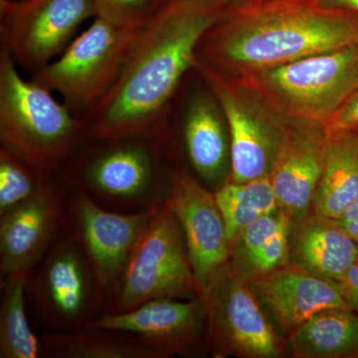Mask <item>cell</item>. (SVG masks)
<instances>
[{
	"instance_id": "5b68a950",
	"label": "cell",
	"mask_w": 358,
	"mask_h": 358,
	"mask_svg": "<svg viewBox=\"0 0 358 358\" xmlns=\"http://www.w3.org/2000/svg\"><path fill=\"white\" fill-rule=\"evenodd\" d=\"M289 120L327 124L358 91V45L234 79Z\"/></svg>"
},
{
	"instance_id": "d4e9b609",
	"label": "cell",
	"mask_w": 358,
	"mask_h": 358,
	"mask_svg": "<svg viewBox=\"0 0 358 358\" xmlns=\"http://www.w3.org/2000/svg\"><path fill=\"white\" fill-rule=\"evenodd\" d=\"M214 196L230 246L250 224L280 209L268 176L243 183L226 181Z\"/></svg>"
},
{
	"instance_id": "52a82bcc",
	"label": "cell",
	"mask_w": 358,
	"mask_h": 358,
	"mask_svg": "<svg viewBox=\"0 0 358 358\" xmlns=\"http://www.w3.org/2000/svg\"><path fill=\"white\" fill-rule=\"evenodd\" d=\"M199 296L182 229L166 204L155 209L134 245L105 313L128 312L160 298Z\"/></svg>"
},
{
	"instance_id": "d6986e66",
	"label": "cell",
	"mask_w": 358,
	"mask_h": 358,
	"mask_svg": "<svg viewBox=\"0 0 358 358\" xmlns=\"http://www.w3.org/2000/svg\"><path fill=\"white\" fill-rule=\"evenodd\" d=\"M358 256V245L336 219L315 211L292 220L289 263L338 282Z\"/></svg>"
},
{
	"instance_id": "30bf717a",
	"label": "cell",
	"mask_w": 358,
	"mask_h": 358,
	"mask_svg": "<svg viewBox=\"0 0 358 358\" xmlns=\"http://www.w3.org/2000/svg\"><path fill=\"white\" fill-rule=\"evenodd\" d=\"M95 16L93 0H0L1 49L18 68L34 73L57 58Z\"/></svg>"
},
{
	"instance_id": "3957f363",
	"label": "cell",
	"mask_w": 358,
	"mask_h": 358,
	"mask_svg": "<svg viewBox=\"0 0 358 358\" xmlns=\"http://www.w3.org/2000/svg\"><path fill=\"white\" fill-rule=\"evenodd\" d=\"M169 164L154 136L88 140L58 176L105 208L136 213L166 203L178 169Z\"/></svg>"
},
{
	"instance_id": "ac0fdd59",
	"label": "cell",
	"mask_w": 358,
	"mask_h": 358,
	"mask_svg": "<svg viewBox=\"0 0 358 358\" xmlns=\"http://www.w3.org/2000/svg\"><path fill=\"white\" fill-rule=\"evenodd\" d=\"M179 136L186 162L197 180L217 190L228 180L230 141L227 122L211 88L210 93L200 91L188 99Z\"/></svg>"
},
{
	"instance_id": "f1b7e54d",
	"label": "cell",
	"mask_w": 358,
	"mask_h": 358,
	"mask_svg": "<svg viewBox=\"0 0 358 358\" xmlns=\"http://www.w3.org/2000/svg\"><path fill=\"white\" fill-rule=\"evenodd\" d=\"M326 126L358 127V91L346 101Z\"/></svg>"
},
{
	"instance_id": "f546056e",
	"label": "cell",
	"mask_w": 358,
	"mask_h": 358,
	"mask_svg": "<svg viewBox=\"0 0 358 358\" xmlns=\"http://www.w3.org/2000/svg\"><path fill=\"white\" fill-rule=\"evenodd\" d=\"M336 220L358 245V199Z\"/></svg>"
},
{
	"instance_id": "8992f818",
	"label": "cell",
	"mask_w": 358,
	"mask_h": 358,
	"mask_svg": "<svg viewBox=\"0 0 358 358\" xmlns=\"http://www.w3.org/2000/svg\"><path fill=\"white\" fill-rule=\"evenodd\" d=\"M143 25H117L95 16L57 58L35 71L32 80L84 117L115 86Z\"/></svg>"
},
{
	"instance_id": "cb8c5ba5",
	"label": "cell",
	"mask_w": 358,
	"mask_h": 358,
	"mask_svg": "<svg viewBox=\"0 0 358 358\" xmlns=\"http://www.w3.org/2000/svg\"><path fill=\"white\" fill-rule=\"evenodd\" d=\"M27 274L1 278L0 357L38 358L42 341L30 327L26 313Z\"/></svg>"
},
{
	"instance_id": "9a60e30c",
	"label": "cell",
	"mask_w": 358,
	"mask_h": 358,
	"mask_svg": "<svg viewBox=\"0 0 358 358\" xmlns=\"http://www.w3.org/2000/svg\"><path fill=\"white\" fill-rule=\"evenodd\" d=\"M166 205L182 229L199 292L230 260V245L214 192L178 169Z\"/></svg>"
},
{
	"instance_id": "8fae6325",
	"label": "cell",
	"mask_w": 358,
	"mask_h": 358,
	"mask_svg": "<svg viewBox=\"0 0 358 358\" xmlns=\"http://www.w3.org/2000/svg\"><path fill=\"white\" fill-rule=\"evenodd\" d=\"M157 207L124 213L101 206L83 192L68 190L63 230L84 252L107 294L121 278L134 245Z\"/></svg>"
},
{
	"instance_id": "7c38bea8",
	"label": "cell",
	"mask_w": 358,
	"mask_h": 358,
	"mask_svg": "<svg viewBox=\"0 0 358 358\" xmlns=\"http://www.w3.org/2000/svg\"><path fill=\"white\" fill-rule=\"evenodd\" d=\"M68 190L58 176L0 215V275L28 274L64 228Z\"/></svg>"
},
{
	"instance_id": "ffe728a7",
	"label": "cell",
	"mask_w": 358,
	"mask_h": 358,
	"mask_svg": "<svg viewBox=\"0 0 358 358\" xmlns=\"http://www.w3.org/2000/svg\"><path fill=\"white\" fill-rule=\"evenodd\" d=\"M291 226L282 209L250 224L231 244V268L250 282L289 265Z\"/></svg>"
},
{
	"instance_id": "2e32d148",
	"label": "cell",
	"mask_w": 358,
	"mask_h": 358,
	"mask_svg": "<svg viewBox=\"0 0 358 358\" xmlns=\"http://www.w3.org/2000/svg\"><path fill=\"white\" fill-rule=\"evenodd\" d=\"M270 178L280 209L292 220L313 210L324 166L327 127L320 122L289 120Z\"/></svg>"
},
{
	"instance_id": "4fadbf2b",
	"label": "cell",
	"mask_w": 358,
	"mask_h": 358,
	"mask_svg": "<svg viewBox=\"0 0 358 358\" xmlns=\"http://www.w3.org/2000/svg\"><path fill=\"white\" fill-rule=\"evenodd\" d=\"M84 329L134 334L169 357L197 355L202 348H207L206 313L199 296L155 299L128 312L103 313Z\"/></svg>"
},
{
	"instance_id": "603a6c76",
	"label": "cell",
	"mask_w": 358,
	"mask_h": 358,
	"mask_svg": "<svg viewBox=\"0 0 358 358\" xmlns=\"http://www.w3.org/2000/svg\"><path fill=\"white\" fill-rule=\"evenodd\" d=\"M44 352L58 358H169L166 352L134 334L82 329L42 336Z\"/></svg>"
},
{
	"instance_id": "7402d4cb",
	"label": "cell",
	"mask_w": 358,
	"mask_h": 358,
	"mask_svg": "<svg viewBox=\"0 0 358 358\" xmlns=\"http://www.w3.org/2000/svg\"><path fill=\"white\" fill-rule=\"evenodd\" d=\"M288 343L296 358H358V313L322 310L289 333Z\"/></svg>"
},
{
	"instance_id": "e0dca14e",
	"label": "cell",
	"mask_w": 358,
	"mask_h": 358,
	"mask_svg": "<svg viewBox=\"0 0 358 358\" xmlns=\"http://www.w3.org/2000/svg\"><path fill=\"white\" fill-rule=\"evenodd\" d=\"M249 285L287 336L322 310L350 308L338 282L322 279L291 263Z\"/></svg>"
},
{
	"instance_id": "277c9868",
	"label": "cell",
	"mask_w": 358,
	"mask_h": 358,
	"mask_svg": "<svg viewBox=\"0 0 358 358\" xmlns=\"http://www.w3.org/2000/svg\"><path fill=\"white\" fill-rule=\"evenodd\" d=\"M83 117L53 92L21 76L0 51V141L45 176H58L86 141Z\"/></svg>"
},
{
	"instance_id": "83f0119b",
	"label": "cell",
	"mask_w": 358,
	"mask_h": 358,
	"mask_svg": "<svg viewBox=\"0 0 358 358\" xmlns=\"http://www.w3.org/2000/svg\"><path fill=\"white\" fill-rule=\"evenodd\" d=\"M338 286L348 307L358 313V256L338 282Z\"/></svg>"
},
{
	"instance_id": "d6a6232c",
	"label": "cell",
	"mask_w": 358,
	"mask_h": 358,
	"mask_svg": "<svg viewBox=\"0 0 358 358\" xmlns=\"http://www.w3.org/2000/svg\"><path fill=\"white\" fill-rule=\"evenodd\" d=\"M162 2L166 1V0H162Z\"/></svg>"
},
{
	"instance_id": "ba28073f",
	"label": "cell",
	"mask_w": 358,
	"mask_h": 358,
	"mask_svg": "<svg viewBox=\"0 0 358 358\" xmlns=\"http://www.w3.org/2000/svg\"><path fill=\"white\" fill-rule=\"evenodd\" d=\"M27 298L50 333H67L103 315L108 294L84 252L63 230L28 272Z\"/></svg>"
},
{
	"instance_id": "6da1fadb",
	"label": "cell",
	"mask_w": 358,
	"mask_h": 358,
	"mask_svg": "<svg viewBox=\"0 0 358 358\" xmlns=\"http://www.w3.org/2000/svg\"><path fill=\"white\" fill-rule=\"evenodd\" d=\"M222 0H166L143 26L121 76L83 117L88 140L155 136L206 32L225 14Z\"/></svg>"
},
{
	"instance_id": "44dd1931",
	"label": "cell",
	"mask_w": 358,
	"mask_h": 358,
	"mask_svg": "<svg viewBox=\"0 0 358 358\" xmlns=\"http://www.w3.org/2000/svg\"><path fill=\"white\" fill-rule=\"evenodd\" d=\"M326 127L324 171L313 211L336 219L358 199V127Z\"/></svg>"
},
{
	"instance_id": "484cf974",
	"label": "cell",
	"mask_w": 358,
	"mask_h": 358,
	"mask_svg": "<svg viewBox=\"0 0 358 358\" xmlns=\"http://www.w3.org/2000/svg\"><path fill=\"white\" fill-rule=\"evenodd\" d=\"M51 178L0 148V215L31 199Z\"/></svg>"
},
{
	"instance_id": "4316f807",
	"label": "cell",
	"mask_w": 358,
	"mask_h": 358,
	"mask_svg": "<svg viewBox=\"0 0 358 358\" xmlns=\"http://www.w3.org/2000/svg\"><path fill=\"white\" fill-rule=\"evenodd\" d=\"M96 16L122 26L145 24L162 0H93Z\"/></svg>"
},
{
	"instance_id": "4dcf8cb0",
	"label": "cell",
	"mask_w": 358,
	"mask_h": 358,
	"mask_svg": "<svg viewBox=\"0 0 358 358\" xmlns=\"http://www.w3.org/2000/svg\"><path fill=\"white\" fill-rule=\"evenodd\" d=\"M322 6L358 13V0H319Z\"/></svg>"
},
{
	"instance_id": "9c48e42d",
	"label": "cell",
	"mask_w": 358,
	"mask_h": 358,
	"mask_svg": "<svg viewBox=\"0 0 358 358\" xmlns=\"http://www.w3.org/2000/svg\"><path fill=\"white\" fill-rule=\"evenodd\" d=\"M206 313V343L213 357L279 358L284 345L249 282L229 262L199 289Z\"/></svg>"
},
{
	"instance_id": "5bb4252c",
	"label": "cell",
	"mask_w": 358,
	"mask_h": 358,
	"mask_svg": "<svg viewBox=\"0 0 358 358\" xmlns=\"http://www.w3.org/2000/svg\"><path fill=\"white\" fill-rule=\"evenodd\" d=\"M215 94L227 122L230 141L228 181L243 183L268 178L279 150L285 124H272L245 102L234 80L195 65Z\"/></svg>"
},
{
	"instance_id": "1f68e13d",
	"label": "cell",
	"mask_w": 358,
	"mask_h": 358,
	"mask_svg": "<svg viewBox=\"0 0 358 358\" xmlns=\"http://www.w3.org/2000/svg\"><path fill=\"white\" fill-rule=\"evenodd\" d=\"M223 2H225V3H227L228 1H229V0H222Z\"/></svg>"
},
{
	"instance_id": "7a4b0ae2",
	"label": "cell",
	"mask_w": 358,
	"mask_h": 358,
	"mask_svg": "<svg viewBox=\"0 0 358 358\" xmlns=\"http://www.w3.org/2000/svg\"><path fill=\"white\" fill-rule=\"evenodd\" d=\"M358 45V13L319 0H248L200 42L196 65L232 77Z\"/></svg>"
}]
</instances>
